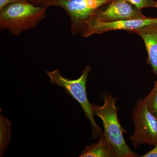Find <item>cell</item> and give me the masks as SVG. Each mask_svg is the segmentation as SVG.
Wrapping results in <instances>:
<instances>
[{"label":"cell","mask_w":157,"mask_h":157,"mask_svg":"<svg viewBox=\"0 0 157 157\" xmlns=\"http://www.w3.org/2000/svg\"><path fill=\"white\" fill-rule=\"evenodd\" d=\"M137 9L142 10L144 8H157V2L153 0H127Z\"/></svg>","instance_id":"obj_12"},{"label":"cell","mask_w":157,"mask_h":157,"mask_svg":"<svg viewBox=\"0 0 157 157\" xmlns=\"http://www.w3.org/2000/svg\"><path fill=\"white\" fill-rule=\"evenodd\" d=\"M135 130L129 140L134 148L142 144L157 143V118L149 110L143 99H138L132 114Z\"/></svg>","instance_id":"obj_5"},{"label":"cell","mask_w":157,"mask_h":157,"mask_svg":"<svg viewBox=\"0 0 157 157\" xmlns=\"http://www.w3.org/2000/svg\"><path fill=\"white\" fill-rule=\"evenodd\" d=\"M47 8L37 6L29 0L11 3L0 10V29L18 36L34 29L45 19Z\"/></svg>","instance_id":"obj_1"},{"label":"cell","mask_w":157,"mask_h":157,"mask_svg":"<svg viewBox=\"0 0 157 157\" xmlns=\"http://www.w3.org/2000/svg\"><path fill=\"white\" fill-rule=\"evenodd\" d=\"M143 100L149 110L157 118V80L151 92Z\"/></svg>","instance_id":"obj_11"},{"label":"cell","mask_w":157,"mask_h":157,"mask_svg":"<svg viewBox=\"0 0 157 157\" xmlns=\"http://www.w3.org/2000/svg\"><path fill=\"white\" fill-rule=\"evenodd\" d=\"M35 5L48 7H59L63 9L70 21L73 35L81 34L86 29L103 6L111 0H29Z\"/></svg>","instance_id":"obj_3"},{"label":"cell","mask_w":157,"mask_h":157,"mask_svg":"<svg viewBox=\"0 0 157 157\" xmlns=\"http://www.w3.org/2000/svg\"><path fill=\"white\" fill-rule=\"evenodd\" d=\"M1 156H2L8 146L11 137V124L6 117L1 115Z\"/></svg>","instance_id":"obj_10"},{"label":"cell","mask_w":157,"mask_h":157,"mask_svg":"<svg viewBox=\"0 0 157 157\" xmlns=\"http://www.w3.org/2000/svg\"><path fill=\"white\" fill-rule=\"evenodd\" d=\"M143 39L147 53V63L157 76V24L147 26L134 31Z\"/></svg>","instance_id":"obj_8"},{"label":"cell","mask_w":157,"mask_h":157,"mask_svg":"<svg viewBox=\"0 0 157 157\" xmlns=\"http://www.w3.org/2000/svg\"><path fill=\"white\" fill-rule=\"evenodd\" d=\"M145 17L141 10L137 9L127 0H111L98 11L92 21L111 22Z\"/></svg>","instance_id":"obj_6"},{"label":"cell","mask_w":157,"mask_h":157,"mask_svg":"<svg viewBox=\"0 0 157 157\" xmlns=\"http://www.w3.org/2000/svg\"><path fill=\"white\" fill-rule=\"evenodd\" d=\"M103 97V105L92 104V108L94 115L100 117L103 121V135L115 148L117 157H139L132 151L125 140L123 133L126 131L121 126L117 116L116 106L117 98H113L109 93H104Z\"/></svg>","instance_id":"obj_2"},{"label":"cell","mask_w":157,"mask_h":157,"mask_svg":"<svg viewBox=\"0 0 157 157\" xmlns=\"http://www.w3.org/2000/svg\"><path fill=\"white\" fill-rule=\"evenodd\" d=\"M141 157H157V143L155 145L154 148L146 154L141 156Z\"/></svg>","instance_id":"obj_13"},{"label":"cell","mask_w":157,"mask_h":157,"mask_svg":"<svg viewBox=\"0 0 157 157\" xmlns=\"http://www.w3.org/2000/svg\"><path fill=\"white\" fill-rule=\"evenodd\" d=\"M21 0H0V10L9 5Z\"/></svg>","instance_id":"obj_14"},{"label":"cell","mask_w":157,"mask_h":157,"mask_svg":"<svg viewBox=\"0 0 157 157\" xmlns=\"http://www.w3.org/2000/svg\"><path fill=\"white\" fill-rule=\"evenodd\" d=\"M157 24V17H145L139 19L124 20L111 22L94 21L81 34L87 38L94 34H101L110 31L123 30L133 33L134 31L147 26Z\"/></svg>","instance_id":"obj_7"},{"label":"cell","mask_w":157,"mask_h":157,"mask_svg":"<svg viewBox=\"0 0 157 157\" xmlns=\"http://www.w3.org/2000/svg\"><path fill=\"white\" fill-rule=\"evenodd\" d=\"M79 157H117L115 148L103 135L95 143L86 146Z\"/></svg>","instance_id":"obj_9"},{"label":"cell","mask_w":157,"mask_h":157,"mask_svg":"<svg viewBox=\"0 0 157 157\" xmlns=\"http://www.w3.org/2000/svg\"><path fill=\"white\" fill-rule=\"evenodd\" d=\"M91 67L86 66L82 71L81 76L77 79H70L62 76L59 69L52 71H45L46 75L50 78L51 84L56 85L63 88L68 94L78 102L88 119L92 128V138H101L103 136L104 132L99 128L95 121L92 104H91L88 99L86 85L88 76Z\"/></svg>","instance_id":"obj_4"}]
</instances>
